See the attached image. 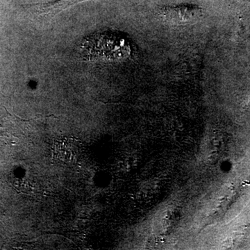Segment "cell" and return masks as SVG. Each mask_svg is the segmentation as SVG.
I'll list each match as a JSON object with an SVG mask.
<instances>
[{"mask_svg": "<svg viewBox=\"0 0 250 250\" xmlns=\"http://www.w3.org/2000/svg\"><path fill=\"white\" fill-rule=\"evenodd\" d=\"M202 10L196 5L182 4L168 6L161 11L163 18L167 22L183 24L190 22L200 17Z\"/></svg>", "mask_w": 250, "mask_h": 250, "instance_id": "1", "label": "cell"}, {"mask_svg": "<svg viewBox=\"0 0 250 250\" xmlns=\"http://www.w3.org/2000/svg\"><path fill=\"white\" fill-rule=\"evenodd\" d=\"M86 0H57L54 2L45 4H34L38 14L42 16H55L64 10L68 9L70 6L83 2Z\"/></svg>", "mask_w": 250, "mask_h": 250, "instance_id": "2", "label": "cell"}, {"mask_svg": "<svg viewBox=\"0 0 250 250\" xmlns=\"http://www.w3.org/2000/svg\"><path fill=\"white\" fill-rule=\"evenodd\" d=\"M80 147L77 142L72 139L61 141L56 145L55 153L59 159L65 162H70L78 156Z\"/></svg>", "mask_w": 250, "mask_h": 250, "instance_id": "3", "label": "cell"}]
</instances>
